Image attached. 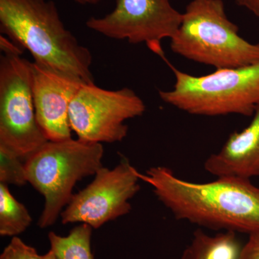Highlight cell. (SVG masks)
I'll use <instances>...</instances> for the list:
<instances>
[{
	"instance_id": "10",
	"label": "cell",
	"mask_w": 259,
	"mask_h": 259,
	"mask_svg": "<svg viewBox=\"0 0 259 259\" xmlns=\"http://www.w3.org/2000/svg\"><path fill=\"white\" fill-rule=\"evenodd\" d=\"M32 90L38 125L49 141L71 138L69 110L85 83L78 76L40 63L31 62Z\"/></svg>"
},
{
	"instance_id": "16",
	"label": "cell",
	"mask_w": 259,
	"mask_h": 259,
	"mask_svg": "<svg viewBox=\"0 0 259 259\" xmlns=\"http://www.w3.org/2000/svg\"><path fill=\"white\" fill-rule=\"evenodd\" d=\"M0 259H44L37 250L24 243L18 236L13 237L9 244L5 247Z\"/></svg>"
},
{
	"instance_id": "9",
	"label": "cell",
	"mask_w": 259,
	"mask_h": 259,
	"mask_svg": "<svg viewBox=\"0 0 259 259\" xmlns=\"http://www.w3.org/2000/svg\"><path fill=\"white\" fill-rule=\"evenodd\" d=\"M140 172L123 159L112 169L102 166L93 182L74 194L61 213L62 224L83 223L97 229L125 215L131 199L139 192Z\"/></svg>"
},
{
	"instance_id": "11",
	"label": "cell",
	"mask_w": 259,
	"mask_h": 259,
	"mask_svg": "<svg viewBox=\"0 0 259 259\" xmlns=\"http://www.w3.org/2000/svg\"><path fill=\"white\" fill-rule=\"evenodd\" d=\"M251 122L233 133L222 148L206 159L204 168L216 177L250 179L259 177V105Z\"/></svg>"
},
{
	"instance_id": "5",
	"label": "cell",
	"mask_w": 259,
	"mask_h": 259,
	"mask_svg": "<svg viewBox=\"0 0 259 259\" xmlns=\"http://www.w3.org/2000/svg\"><path fill=\"white\" fill-rule=\"evenodd\" d=\"M102 144L79 139L49 141L25 161L28 183L45 199L37 226H53L72 198L79 181L95 175L102 165Z\"/></svg>"
},
{
	"instance_id": "3",
	"label": "cell",
	"mask_w": 259,
	"mask_h": 259,
	"mask_svg": "<svg viewBox=\"0 0 259 259\" xmlns=\"http://www.w3.org/2000/svg\"><path fill=\"white\" fill-rule=\"evenodd\" d=\"M170 40L175 54L216 69L259 62V42L252 44L239 35L238 27L227 16L223 0L191 1Z\"/></svg>"
},
{
	"instance_id": "2",
	"label": "cell",
	"mask_w": 259,
	"mask_h": 259,
	"mask_svg": "<svg viewBox=\"0 0 259 259\" xmlns=\"http://www.w3.org/2000/svg\"><path fill=\"white\" fill-rule=\"evenodd\" d=\"M0 32L34 61L95 83L93 55L65 27L51 0H0Z\"/></svg>"
},
{
	"instance_id": "13",
	"label": "cell",
	"mask_w": 259,
	"mask_h": 259,
	"mask_svg": "<svg viewBox=\"0 0 259 259\" xmlns=\"http://www.w3.org/2000/svg\"><path fill=\"white\" fill-rule=\"evenodd\" d=\"M92 233L93 228L83 223L74 227L66 236L51 232L49 234L50 250L56 259H94Z\"/></svg>"
},
{
	"instance_id": "12",
	"label": "cell",
	"mask_w": 259,
	"mask_h": 259,
	"mask_svg": "<svg viewBox=\"0 0 259 259\" xmlns=\"http://www.w3.org/2000/svg\"><path fill=\"white\" fill-rule=\"evenodd\" d=\"M241 249L235 232L226 231L212 236L198 230L182 259H238Z\"/></svg>"
},
{
	"instance_id": "14",
	"label": "cell",
	"mask_w": 259,
	"mask_h": 259,
	"mask_svg": "<svg viewBox=\"0 0 259 259\" xmlns=\"http://www.w3.org/2000/svg\"><path fill=\"white\" fill-rule=\"evenodd\" d=\"M28 209L15 199L8 185L0 183V235L15 237L28 229L32 223Z\"/></svg>"
},
{
	"instance_id": "20",
	"label": "cell",
	"mask_w": 259,
	"mask_h": 259,
	"mask_svg": "<svg viewBox=\"0 0 259 259\" xmlns=\"http://www.w3.org/2000/svg\"><path fill=\"white\" fill-rule=\"evenodd\" d=\"M44 259H56V257L52 250H49L47 254L44 255Z\"/></svg>"
},
{
	"instance_id": "18",
	"label": "cell",
	"mask_w": 259,
	"mask_h": 259,
	"mask_svg": "<svg viewBox=\"0 0 259 259\" xmlns=\"http://www.w3.org/2000/svg\"><path fill=\"white\" fill-rule=\"evenodd\" d=\"M236 3L259 18V0H236Z\"/></svg>"
},
{
	"instance_id": "19",
	"label": "cell",
	"mask_w": 259,
	"mask_h": 259,
	"mask_svg": "<svg viewBox=\"0 0 259 259\" xmlns=\"http://www.w3.org/2000/svg\"><path fill=\"white\" fill-rule=\"evenodd\" d=\"M75 3L82 5H93L98 4L102 0H73Z\"/></svg>"
},
{
	"instance_id": "7",
	"label": "cell",
	"mask_w": 259,
	"mask_h": 259,
	"mask_svg": "<svg viewBox=\"0 0 259 259\" xmlns=\"http://www.w3.org/2000/svg\"><path fill=\"white\" fill-rule=\"evenodd\" d=\"M146 105L134 90H107L83 83L70 103L71 131L88 142H120L128 133L125 121L143 115Z\"/></svg>"
},
{
	"instance_id": "17",
	"label": "cell",
	"mask_w": 259,
	"mask_h": 259,
	"mask_svg": "<svg viewBox=\"0 0 259 259\" xmlns=\"http://www.w3.org/2000/svg\"><path fill=\"white\" fill-rule=\"evenodd\" d=\"M238 259H259V232L249 235Z\"/></svg>"
},
{
	"instance_id": "15",
	"label": "cell",
	"mask_w": 259,
	"mask_h": 259,
	"mask_svg": "<svg viewBox=\"0 0 259 259\" xmlns=\"http://www.w3.org/2000/svg\"><path fill=\"white\" fill-rule=\"evenodd\" d=\"M15 153L0 147V183L21 187L28 183L25 161Z\"/></svg>"
},
{
	"instance_id": "6",
	"label": "cell",
	"mask_w": 259,
	"mask_h": 259,
	"mask_svg": "<svg viewBox=\"0 0 259 259\" xmlns=\"http://www.w3.org/2000/svg\"><path fill=\"white\" fill-rule=\"evenodd\" d=\"M0 49V147L25 161L49 141L35 115L31 62L5 35Z\"/></svg>"
},
{
	"instance_id": "8",
	"label": "cell",
	"mask_w": 259,
	"mask_h": 259,
	"mask_svg": "<svg viewBox=\"0 0 259 259\" xmlns=\"http://www.w3.org/2000/svg\"><path fill=\"white\" fill-rule=\"evenodd\" d=\"M112 12L100 18L91 17L87 27L104 36L127 40L130 44L144 42L160 57L165 56L161 40L171 39L180 28L182 13L169 0H115Z\"/></svg>"
},
{
	"instance_id": "1",
	"label": "cell",
	"mask_w": 259,
	"mask_h": 259,
	"mask_svg": "<svg viewBox=\"0 0 259 259\" xmlns=\"http://www.w3.org/2000/svg\"><path fill=\"white\" fill-rule=\"evenodd\" d=\"M139 177L177 220L215 231L259 232V187L249 179L223 177L195 183L166 166L151 167Z\"/></svg>"
},
{
	"instance_id": "4",
	"label": "cell",
	"mask_w": 259,
	"mask_h": 259,
	"mask_svg": "<svg viewBox=\"0 0 259 259\" xmlns=\"http://www.w3.org/2000/svg\"><path fill=\"white\" fill-rule=\"evenodd\" d=\"M161 59L176 80L172 90L158 93L165 103L194 115L254 114L259 105V62L196 76L177 69L166 56Z\"/></svg>"
}]
</instances>
